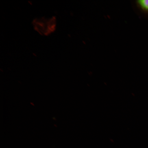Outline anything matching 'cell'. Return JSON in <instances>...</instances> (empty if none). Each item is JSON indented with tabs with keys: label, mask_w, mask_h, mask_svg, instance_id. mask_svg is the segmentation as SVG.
I'll list each match as a JSON object with an SVG mask.
<instances>
[{
	"label": "cell",
	"mask_w": 148,
	"mask_h": 148,
	"mask_svg": "<svg viewBox=\"0 0 148 148\" xmlns=\"http://www.w3.org/2000/svg\"><path fill=\"white\" fill-rule=\"evenodd\" d=\"M35 28L42 34L47 35L55 29V19L53 18L36 19L33 22Z\"/></svg>",
	"instance_id": "1"
},
{
	"label": "cell",
	"mask_w": 148,
	"mask_h": 148,
	"mask_svg": "<svg viewBox=\"0 0 148 148\" xmlns=\"http://www.w3.org/2000/svg\"><path fill=\"white\" fill-rule=\"evenodd\" d=\"M136 3L140 10L148 14V0H139L136 1Z\"/></svg>",
	"instance_id": "2"
}]
</instances>
